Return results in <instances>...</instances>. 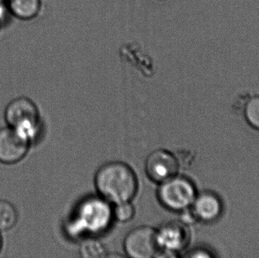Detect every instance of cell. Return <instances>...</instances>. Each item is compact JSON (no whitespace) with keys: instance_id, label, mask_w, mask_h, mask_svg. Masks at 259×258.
Listing matches in <instances>:
<instances>
[{"instance_id":"16","label":"cell","mask_w":259,"mask_h":258,"mask_svg":"<svg viewBox=\"0 0 259 258\" xmlns=\"http://www.w3.org/2000/svg\"><path fill=\"white\" fill-rule=\"evenodd\" d=\"M190 257H209L211 255H209L208 253H206V251L200 250V251H193V254H190Z\"/></svg>"},{"instance_id":"7","label":"cell","mask_w":259,"mask_h":258,"mask_svg":"<svg viewBox=\"0 0 259 258\" xmlns=\"http://www.w3.org/2000/svg\"><path fill=\"white\" fill-rule=\"evenodd\" d=\"M30 148L11 127L0 128V163L8 165L18 163L26 157Z\"/></svg>"},{"instance_id":"15","label":"cell","mask_w":259,"mask_h":258,"mask_svg":"<svg viewBox=\"0 0 259 258\" xmlns=\"http://www.w3.org/2000/svg\"><path fill=\"white\" fill-rule=\"evenodd\" d=\"M12 17L7 2L0 1V28H4L12 21Z\"/></svg>"},{"instance_id":"3","label":"cell","mask_w":259,"mask_h":258,"mask_svg":"<svg viewBox=\"0 0 259 258\" xmlns=\"http://www.w3.org/2000/svg\"><path fill=\"white\" fill-rule=\"evenodd\" d=\"M113 219L109 202L101 197L86 198L77 206L69 230L74 236L100 234L110 225Z\"/></svg>"},{"instance_id":"8","label":"cell","mask_w":259,"mask_h":258,"mask_svg":"<svg viewBox=\"0 0 259 258\" xmlns=\"http://www.w3.org/2000/svg\"><path fill=\"white\" fill-rule=\"evenodd\" d=\"M160 251L175 254L187 246L188 233L182 223L168 222L156 230Z\"/></svg>"},{"instance_id":"18","label":"cell","mask_w":259,"mask_h":258,"mask_svg":"<svg viewBox=\"0 0 259 258\" xmlns=\"http://www.w3.org/2000/svg\"><path fill=\"white\" fill-rule=\"evenodd\" d=\"M0 1H6V2H7L8 0H0Z\"/></svg>"},{"instance_id":"1","label":"cell","mask_w":259,"mask_h":258,"mask_svg":"<svg viewBox=\"0 0 259 258\" xmlns=\"http://www.w3.org/2000/svg\"><path fill=\"white\" fill-rule=\"evenodd\" d=\"M94 182L100 196L112 204L131 201L138 191L135 173L123 162H109L102 166Z\"/></svg>"},{"instance_id":"14","label":"cell","mask_w":259,"mask_h":258,"mask_svg":"<svg viewBox=\"0 0 259 258\" xmlns=\"http://www.w3.org/2000/svg\"><path fill=\"white\" fill-rule=\"evenodd\" d=\"M245 115L249 124L259 129V95L249 100L245 109Z\"/></svg>"},{"instance_id":"9","label":"cell","mask_w":259,"mask_h":258,"mask_svg":"<svg viewBox=\"0 0 259 258\" xmlns=\"http://www.w3.org/2000/svg\"><path fill=\"white\" fill-rule=\"evenodd\" d=\"M193 210L197 219L205 222L214 221L222 212L220 200L214 194L204 192L196 195L193 203Z\"/></svg>"},{"instance_id":"4","label":"cell","mask_w":259,"mask_h":258,"mask_svg":"<svg viewBox=\"0 0 259 258\" xmlns=\"http://www.w3.org/2000/svg\"><path fill=\"white\" fill-rule=\"evenodd\" d=\"M157 196L165 209L182 212L193 204L196 197V189L189 179L177 175L160 183Z\"/></svg>"},{"instance_id":"13","label":"cell","mask_w":259,"mask_h":258,"mask_svg":"<svg viewBox=\"0 0 259 258\" xmlns=\"http://www.w3.org/2000/svg\"><path fill=\"white\" fill-rule=\"evenodd\" d=\"M113 218L121 223L129 222L135 215V209L131 201L115 204L112 209Z\"/></svg>"},{"instance_id":"6","label":"cell","mask_w":259,"mask_h":258,"mask_svg":"<svg viewBox=\"0 0 259 258\" xmlns=\"http://www.w3.org/2000/svg\"><path fill=\"white\" fill-rule=\"evenodd\" d=\"M180 163L176 156L164 149L151 152L146 160V175L152 181L161 183L178 175Z\"/></svg>"},{"instance_id":"17","label":"cell","mask_w":259,"mask_h":258,"mask_svg":"<svg viewBox=\"0 0 259 258\" xmlns=\"http://www.w3.org/2000/svg\"><path fill=\"white\" fill-rule=\"evenodd\" d=\"M3 237H2L1 233H0V252H1L2 248H3Z\"/></svg>"},{"instance_id":"10","label":"cell","mask_w":259,"mask_h":258,"mask_svg":"<svg viewBox=\"0 0 259 258\" xmlns=\"http://www.w3.org/2000/svg\"><path fill=\"white\" fill-rule=\"evenodd\" d=\"M8 6L13 18L31 21L42 12V0H8Z\"/></svg>"},{"instance_id":"19","label":"cell","mask_w":259,"mask_h":258,"mask_svg":"<svg viewBox=\"0 0 259 258\" xmlns=\"http://www.w3.org/2000/svg\"><path fill=\"white\" fill-rule=\"evenodd\" d=\"M0 30H1V28H0Z\"/></svg>"},{"instance_id":"2","label":"cell","mask_w":259,"mask_h":258,"mask_svg":"<svg viewBox=\"0 0 259 258\" xmlns=\"http://www.w3.org/2000/svg\"><path fill=\"white\" fill-rule=\"evenodd\" d=\"M4 118L8 127L27 143H36L40 137L42 121L39 109L30 98H14L5 109Z\"/></svg>"},{"instance_id":"5","label":"cell","mask_w":259,"mask_h":258,"mask_svg":"<svg viewBox=\"0 0 259 258\" xmlns=\"http://www.w3.org/2000/svg\"><path fill=\"white\" fill-rule=\"evenodd\" d=\"M124 248L128 257H155L160 252L157 241L156 230L146 226L134 229L124 239Z\"/></svg>"},{"instance_id":"12","label":"cell","mask_w":259,"mask_h":258,"mask_svg":"<svg viewBox=\"0 0 259 258\" xmlns=\"http://www.w3.org/2000/svg\"><path fill=\"white\" fill-rule=\"evenodd\" d=\"M80 252L83 257H104L106 249L99 241L88 240L82 244Z\"/></svg>"},{"instance_id":"11","label":"cell","mask_w":259,"mask_h":258,"mask_svg":"<svg viewBox=\"0 0 259 258\" xmlns=\"http://www.w3.org/2000/svg\"><path fill=\"white\" fill-rule=\"evenodd\" d=\"M18 221V212L15 206L7 200L0 199V233L12 230Z\"/></svg>"}]
</instances>
